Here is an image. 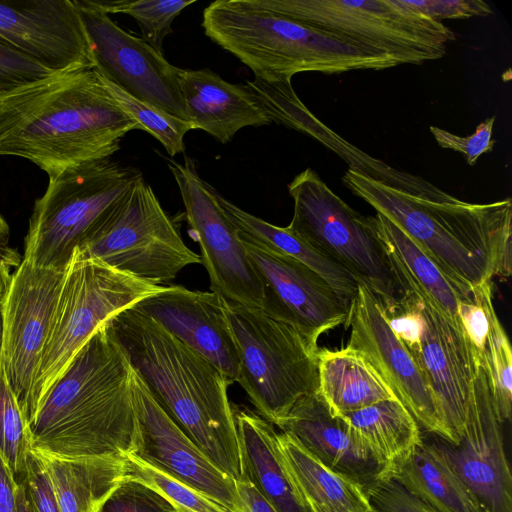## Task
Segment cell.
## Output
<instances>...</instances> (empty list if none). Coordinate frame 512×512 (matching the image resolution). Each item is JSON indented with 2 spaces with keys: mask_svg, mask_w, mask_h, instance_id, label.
<instances>
[{
  "mask_svg": "<svg viewBox=\"0 0 512 512\" xmlns=\"http://www.w3.org/2000/svg\"><path fill=\"white\" fill-rule=\"evenodd\" d=\"M179 84L193 128L207 132L222 144L229 143L242 128L272 123L247 85L229 83L210 69H181Z\"/></svg>",
  "mask_w": 512,
  "mask_h": 512,
  "instance_id": "603a6c76",
  "label": "cell"
},
{
  "mask_svg": "<svg viewBox=\"0 0 512 512\" xmlns=\"http://www.w3.org/2000/svg\"><path fill=\"white\" fill-rule=\"evenodd\" d=\"M317 364V392L334 416L397 399L382 376L356 350L319 348Z\"/></svg>",
  "mask_w": 512,
  "mask_h": 512,
  "instance_id": "d4e9b609",
  "label": "cell"
},
{
  "mask_svg": "<svg viewBox=\"0 0 512 512\" xmlns=\"http://www.w3.org/2000/svg\"><path fill=\"white\" fill-rule=\"evenodd\" d=\"M51 74L36 60L0 41V98Z\"/></svg>",
  "mask_w": 512,
  "mask_h": 512,
  "instance_id": "8d00e7d4",
  "label": "cell"
},
{
  "mask_svg": "<svg viewBox=\"0 0 512 512\" xmlns=\"http://www.w3.org/2000/svg\"><path fill=\"white\" fill-rule=\"evenodd\" d=\"M31 452L29 425L0 363V457L18 483Z\"/></svg>",
  "mask_w": 512,
  "mask_h": 512,
  "instance_id": "836d02e7",
  "label": "cell"
},
{
  "mask_svg": "<svg viewBox=\"0 0 512 512\" xmlns=\"http://www.w3.org/2000/svg\"><path fill=\"white\" fill-rule=\"evenodd\" d=\"M238 234L262 283L265 313L292 325L314 345L322 334L346 324L350 303L323 278L296 259Z\"/></svg>",
  "mask_w": 512,
  "mask_h": 512,
  "instance_id": "2e32d148",
  "label": "cell"
},
{
  "mask_svg": "<svg viewBox=\"0 0 512 512\" xmlns=\"http://www.w3.org/2000/svg\"><path fill=\"white\" fill-rule=\"evenodd\" d=\"M34 453L51 479L60 512H99L125 479V457L69 459Z\"/></svg>",
  "mask_w": 512,
  "mask_h": 512,
  "instance_id": "484cf974",
  "label": "cell"
},
{
  "mask_svg": "<svg viewBox=\"0 0 512 512\" xmlns=\"http://www.w3.org/2000/svg\"><path fill=\"white\" fill-rule=\"evenodd\" d=\"M106 81L122 109L140 125L141 130L156 138L170 157L185 152L184 136L194 129L190 122L146 104Z\"/></svg>",
  "mask_w": 512,
  "mask_h": 512,
  "instance_id": "d590c367",
  "label": "cell"
},
{
  "mask_svg": "<svg viewBox=\"0 0 512 512\" xmlns=\"http://www.w3.org/2000/svg\"><path fill=\"white\" fill-rule=\"evenodd\" d=\"M341 417L354 436L391 477L422 441L420 426L398 399L380 401Z\"/></svg>",
  "mask_w": 512,
  "mask_h": 512,
  "instance_id": "4316f807",
  "label": "cell"
},
{
  "mask_svg": "<svg viewBox=\"0 0 512 512\" xmlns=\"http://www.w3.org/2000/svg\"><path fill=\"white\" fill-rule=\"evenodd\" d=\"M305 504L308 507L310 512H336L324 505L317 504L314 502L306 501Z\"/></svg>",
  "mask_w": 512,
  "mask_h": 512,
  "instance_id": "c3c4849f",
  "label": "cell"
},
{
  "mask_svg": "<svg viewBox=\"0 0 512 512\" xmlns=\"http://www.w3.org/2000/svg\"><path fill=\"white\" fill-rule=\"evenodd\" d=\"M240 500L237 512H277L247 479L236 480Z\"/></svg>",
  "mask_w": 512,
  "mask_h": 512,
  "instance_id": "7bdbcfd3",
  "label": "cell"
},
{
  "mask_svg": "<svg viewBox=\"0 0 512 512\" xmlns=\"http://www.w3.org/2000/svg\"><path fill=\"white\" fill-rule=\"evenodd\" d=\"M387 253L403 292L397 304L384 308L387 322L413 356L431 390L446 442L456 444L465 423L478 362L462 330L388 249Z\"/></svg>",
  "mask_w": 512,
  "mask_h": 512,
  "instance_id": "8992f818",
  "label": "cell"
},
{
  "mask_svg": "<svg viewBox=\"0 0 512 512\" xmlns=\"http://www.w3.org/2000/svg\"><path fill=\"white\" fill-rule=\"evenodd\" d=\"M22 259L10 246H0V297L11 277L12 269L16 268Z\"/></svg>",
  "mask_w": 512,
  "mask_h": 512,
  "instance_id": "f6af8a7d",
  "label": "cell"
},
{
  "mask_svg": "<svg viewBox=\"0 0 512 512\" xmlns=\"http://www.w3.org/2000/svg\"><path fill=\"white\" fill-rule=\"evenodd\" d=\"M76 250L121 272L158 285L174 279L200 255L182 240L152 187L141 178L88 233Z\"/></svg>",
  "mask_w": 512,
  "mask_h": 512,
  "instance_id": "7c38bea8",
  "label": "cell"
},
{
  "mask_svg": "<svg viewBox=\"0 0 512 512\" xmlns=\"http://www.w3.org/2000/svg\"><path fill=\"white\" fill-rule=\"evenodd\" d=\"M413 9L442 22L444 19H467L492 14L482 0H404Z\"/></svg>",
  "mask_w": 512,
  "mask_h": 512,
  "instance_id": "b9f144b4",
  "label": "cell"
},
{
  "mask_svg": "<svg viewBox=\"0 0 512 512\" xmlns=\"http://www.w3.org/2000/svg\"><path fill=\"white\" fill-rule=\"evenodd\" d=\"M484 512H512V474L488 376L478 363L458 443L435 442Z\"/></svg>",
  "mask_w": 512,
  "mask_h": 512,
  "instance_id": "e0dca14e",
  "label": "cell"
},
{
  "mask_svg": "<svg viewBox=\"0 0 512 512\" xmlns=\"http://www.w3.org/2000/svg\"><path fill=\"white\" fill-rule=\"evenodd\" d=\"M281 460L290 479L306 501L336 512H373L366 490L350 477L327 466L292 435L277 432Z\"/></svg>",
  "mask_w": 512,
  "mask_h": 512,
  "instance_id": "83f0119b",
  "label": "cell"
},
{
  "mask_svg": "<svg viewBox=\"0 0 512 512\" xmlns=\"http://www.w3.org/2000/svg\"><path fill=\"white\" fill-rule=\"evenodd\" d=\"M167 288L85 258L75 249L33 382L28 425L43 398L99 327Z\"/></svg>",
  "mask_w": 512,
  "mask_h": 512,
  "instance_id": "52a82bcc",
  "label": "cell"
},
{
  "mask_svg": "<svg viewBox=\"0 0 512 512\" xmlns=\"http://www.w3.org/2000/svg\"><path fill=\"white\" fill-rule=\"evenodd\" d=\"M88 36L94 67L134 98L188 121L180 89V68L146 43L120 28L108 14L73 0Z\"/></svg>",
  "mask_w": 512,
  "mask_h": 512,
  "instance_id": "9a60e30c",
  "label": "cell"
},
{
  "mask_svg": "<svg viewBox=\"0 0 512 512\" xmlns=\"http://www.w3.org/2000/svg\"><path fill=\"white\" fill-rule=\"evenodd\" d=\"M166 160L182 197L186 220L199 243L211 291L227 301L262 308V283L237 228L220 205L219 193L200 177L189 156L185 155L183 162Z\"/></svg>",
  "mask_w": 512,
  "mask_h": 512,
  "instance_id": "4fadbf2b",
  "label": "cell"
},
{
  "mask_svg": "<svg viewBox=\"0 0 512 512\" xmlns=\"http://www.w3.org/2000/svg\"><path fill=\"white\" fill-rule=\"evenodd\" d=\"M342 182L459 281L475 287L510 276L511 198L489 203L425 199L350 168Z\"/></svg>",
  "mask_w": 512,
  "mask_h": 512,
  "instance_id": "277c9868",
  "label": "cell"
},
{
  "mask_svg": "<svg viewBox=\"0 0 512 512\" xmlns=\"http://www.w3.org/2000/svg\"><path fill=\"white\" fill-rule=\"evenodd\" d=\"M225 309L238 348V383L262 418L275 425L317 391L319 347L261 308L225 300Z\"/></svg>",
  "mask_w": 512,
  "mask_h": 512,
  "instance_id": "30bf717a",
  "label": "cell"
},
{
  "mask_svg": "<svg viewBox=\"0 0 512 512\" xmlns=\"http://www.w3.org/2000/svg\"><path fill=\"white\" fill-rule=\"evenodd\" d=\"M133 372L110 321L103 324L39 404L29 423L31 450L69 459L134 452Z\"/></svg>",
  "mask_w": 512,
  "mask_h": 512,
  "instance_id": "7a4b0ae2",
  "label": "cell"
},
{
  "mask_svg": "<svg viewBox=\"0 0 512 512\" xmlns=\"http://www.w3.org/2000/svg\"><path fill=\"white\" fill-rule=\"evenodd\" d=\"M9 226L0 214V246H9Z\"/></svg>",
  "mask_w": 512,
  "mask_h": 512,
  "instance_id": "7dc6e473",
  "label": "cell"
},
{
  "mask_svg": "<svg viewBox=\"0 0 512 512\" xmlns=\"http://www.w3.org/2000/svg\"><path fill=\"white\" fill-rule=\"evenodd\" d=\"M479 363L488 376L494 408L500 423L510 420L512 404V352L497 317L487 335Z\"/></svg>",
  "mask_w": 512,
  "mask_h": 512,
  "instance_id": "e575fe53",
  "label": "cell"
},
{
  "mask_svg": "<svg viewBox=\"0 0 512 512\" xmlns=\"http://www.w3.org/2000/svg\"><path fill=\"white\" fill-rule=\"evenodd\" d=\"M275 426L292 435L323 463L350 477L366 491L384 478L382 468L347 423L331 414L317 391L300 399Z\"/></svg>",
  "mask_w": 512,
  "mask_h": 512,
  "instance_id": "7402d4cb",
  "label": "cell"
},
{
  "mask_svg": "<svg viewBox=\"0 0 512 512\" xmlns=\"http://www.w3.org/2000/svg\"><path fill=\"white\" fill-rule=\"evenodd\" d=\"M17 512H32L22 483H19L18 488Z\"/></svg>",
  "mask_w": 512,
  "mask_h": 512,
  "instance_id": "bcb514c9",
  "label": "cell"
},
{
  "mask_svg": "<svg viewBox=\"0 0 512 512\" xmlns=\"http://www.w3.org/2000/svg\"><path fill=\"white\" fill-rule=\"evenodd\" d=\"M346 347L360 352L419 426L447 439L431 390L411 353L391 330L379 298L359 283L349 307Z\"/></svg>",
  "mask_w": 512,
  "mask_h": 512,
  "instance_id": "ac0fdd59",
  "label": "cell"
},
{
  "mask_svg": "<svg viewBox=\"0 0 512 512\" xmlns=\"http://www.w3.org/2000/svg\"><path fill=\"white\" fill-rule=\"evenodd\" d=\"M0 41L53 73L94 66L73 0L0 1Z\"/></svg>",
  "mask_w": 512,
  "mask_h": 512,
  "instance_id": "ffe728a7",
  "label": "cell"
},
{
  "mask_svg": "<svg viewBox=\"0 0 512 512\" xmlns=\"http://www.w3.org/2000/svg\"><path fill=\"white\" fill-rule=\"evenodd\" d=\"M232 410L244 477L277 512H310L283 465L274 425L246 407Z\"/></svg>",
  "mask_w": 512,
  "mask_h": 512,
  "instance_id": "cb8c5ba5",
  "label": "cell"
},
{
  "mask_svg": "<svg viewBox=\"0 0 512 512\" xmlns=\"http://www.w3.org/2000/svg\"><path fill=\"white\" fill-rule=\"evenodd\" d=\"M372 220L386 248L441 311L462 330L458 318V304L472 296L474 287L447 273L417 243L382 214L376 213Z\"/></svg>",
  "mask_w": 512,
  "mask_h": 512,
  "instance_id": "4dcf8cb0",
  "label": "cell"
},
{
  "mask_svg": "<svg viewBox=\"0 0 512 512\" xmlns=\"http://www.w3.org/2000/svg\"><path fill=\"white\" fill-rule=\"evenodd\" d=\"M100 512H177L175 507L148 486L124 479Z\"/></svg>",
  "mask_w": 512,
  "mask_h": 512,
  "instance_id": "74e56055",
  "label": "cell"
},
{
  "mask_svg": "<svg viewBox=\"0 0 512 512\" xmlns=\"http://www.w3.org/2000/svg\"><path fill=\"white\" fill-rule=\"evenodd\" d=\"M19 483L0 457V512H17Z\"/></svg>",
  "mask_w": 512,
  "mask_h": 512,
  "instance_id": "ee69618b",
  "label": "cell"
},
{
  "mask_svg": "<svg viewBox=\"0 0 512 512\" xmlns=\"http://www.w3.org/2000/svg\"><path fill=\"white\" fill-rule=\"evenodd\" d=\"M106 14L122 13L133 17L142 33V39L163 54V42L173 32L172 22L196 0H88Z\"/></svg>",
  "mask_w": 512,
  "mask_h": 512,
  "instance_id": "d6a6232c",
  "label": "cell"
},
{
  "mask_svg": "<svg viewBox=\"0 0 512 512\" xmlns=\"http://www.w3.org/2000/svg\"><path fill=\"white\" fill-rule=\"evenodd\" d=\"M32 512H60L55 491L41 459L31 451L23 481Z\"/></svg>",
  "mask_w": 512,
  "mask_h": 512,
  "instance_id": "60d3db41",
  "label": "cell"
},
{
  "mask_svg": "<svg viewBox=\"0 0 512 512\" xmlns=\"http://www.w3.org/2000/svg\"><path fill=\"white\" fill-rule=\"evenodd\" d=\"M220 205L237 230L254 243L301 262L323 278L343 299L351 302L359 281L345 268L324 255L288 227L273 225L256 217L220 194Z\"/></svg>",
  "mask_w": 512,
  "mask_h": 512,
  "instance_id": "f546056e",
  "label": "cell"
},
{
  "mask_svg": "<svg viewBox=\"0 0 512 512\" xmlns=\"http://www.w3.org/2000/svg\"><path fill=\"white\" fill-rule=\"evenodd\" d=\"M208 360L231 382H238L240 360L225 299L210 291L168 285L133 306Z\"/></svg>",
  "mask_w": 512,
  "mask_h": 512,
  "instance_id": "44dd1931",
  "label": "cell"
},
{
  "mask_svg": "<svg viewBox=\"0 0 512 512\" xmlns=\"http://www.w3.org/2000/svg\"><path fill=\"white\" fill-rule=\"evenodd\" d=\"M132 389L138 419L132 453L237 512L240 500L236 480L216 466L177 425L135 370Z\"/></svg>",
  "mask_w": 512,
  "mask_h": 512,
  "instance_id": "d6986e66",
  "label": "cell"
},
{
  "mask_svg": "<svg viewBox=\"0 0 512 512\" xmlns=\"http://www.w3.org/2000/svg\"><path fill=\"white\" fill-rule=\"evenodd\" d=\"M130 363L167 414L222 471L244 478L232 384L157 321L130 307L110 321Z\"/></svg>",
  "mask_w": 512,
  "mask_h": 512,
  "instance_id": "3957f363",
  "label": "cell"
},
{
  "mask_svg": "<svg viewBox=\"0 0 512 512\" xmlns=\"http://www.w3.org/2000/svg\"><path fill=\"white\" fill-rule=\"evenodd\" d=\"M373 512H375V511H373Z\"/></svg>",
  "mask_w": 512,
  "mask_h": 512,
  "instance_id": "816d5d0a",
  "label": "cell"
},
{
  "mask_svg": "<svg viewBox=\"0 0 512 512\" xmlns=\"http://www.w3.org/2000/svg\"><path fill=\"white\" fill-rule=\"evenodd\" d=\"M65 271L22 259L0 297V363L27 421L33 382Z\"/></svg>",
  "mask_w": 512,
  "mask_h": 512,
  "instance_id": "5bb4252c",
  "label": "cell"
},
{
  "mask_svg": "<svg viewBox=\"0 0 512 512\" xmlns=\"http://www.w3.org/2000/svg\"><path fill=\"white\" fill-rule=\"evenodd\" d=\"M143 178L110 159L91 162L49 178L33 207L23 259L64 270L93 227Z\"/></svg>",
  "mask_w": 512,
  "mask_h": 512,
  "instance_id": "9c48e42d",
  "label": "cell"
},
{
  "mask_svg": "<svg viewBox=\"0 0 512 512\" xmlns=\"http://www.w3.org/2000/svg\"><path fill=\"white\" fill-rule=\"evenodd\" d=\"M391 477L439 512H484L435 442L422 439Z\"/></svg>",
  "mask_w": 512,
  "mask_h": 512,
  "instance_id": "f1b7e54d",
  "label": "cell"
},
{
  "mask_svg": "<svg viewBox=\"0 0 512 512\" xmlns=\"http://www.w3.org/2000/svg\"><path fill=\"white\" fill-rule=\"evenodd\" d=\"M261 8L342 37L397 65L442 58L451 28L404 0H251Z\"/></svg>",
  "mask_w": 512,
  "mask_h": 512,
  "instance_id": "ba28073f",
  "label": "cell"
},
{
  "mask_svg": "<svg viewBox=\"0 0 512 512\" xmlns=\"http://www.w3.org/2000/svg\"><path fill=\"white\" fill-rule=\"evenodd\" d=\"M139 129L94 66L53 73L0 98V155L24 158L49 178L110 159Z\"/></svg>",
  "mask_w": 512,
  "mask_h": 512,
  "instance_id": "6da1fadb",
  "label": "cell"
},
{
  "mask_svg": "<svg viewBox=\"0 0 512 512\" xmlns=\"http://www.w3.org/2000/svg\"><path fill=\"white\" fill-rule=\"evenodd\" d=\"M177 512H184V511L177 510Z\"/></svg>",
  "mask_w": 512,
  "mask_h": 512,
  "instance_id": "f907efd6",
  "label": "cell"
},
{
  "mask_svg": "<svg viewBox=\"0 0 512 512\" xmlns=\"http://www.w3.org/2000/svg\"><path fill=\"white\" fill-rule=\"evenodd\" d=\"M0 338H1V321H0Z\"/></svg>",
  "mask_w": 512,
  "mask_h": 512,
  "instance_id": "681fc988",
  "label": "cell"
},
{
  "mask_svg": "<svg viewBox=\"0 0 512 512\" xmlns=\"http://www.w3.org/2000/svg\"><path fill=\"white\" fill-rule=\"evenodd\" d=\"M125 479L142 483L184 512H232L183 481L149 465L136 454L125 457Z\"/></svg>",
  "mask_w": 512,
  "mask_h": 512,
  "instance_id": "1f68e13d",
  "label": "cell"
},
{
  "mask_svg": "<svg viewBox=\"0 0 512 512\" xmlns=\"http://www.w3.org/2000/svg\"><path fill=\"white\" fill-rule=\"evenodd\" d=\"M202 27L254 75L301 72L340 74L398 66L342 37L256 6L251 0H217L203 11Z\"/></svg>",
  "mask_w": 512,
  "mask_h": 512,
  "instance_id": "5b68a950",
  "label": "cell"
},
{
  "mask_svg": "<svg viewBox=\"0 0 512 512\" xmlns=\"http://www.w3.org/2000/svg\"><path fill=\"white\" fill-rule=\"evenodd\" d=\"M366 494L375 512H439L392 477L380 479Z\"/></svg>",
  "mask_w": 512,
  "mask_h": 512,
  "instance_id": "f35d334b",
  "label": "cell"
},
{
  "mask_svg": "<svg viewBox=\"0 0 512 512\" xmlns=\"http://www.w3.org/2000/svg\"><path fill=\"white\" fill-rule=\"evenodd\" d=\"M495 118L492 116L481 122L476 131L467 137H460L436 126H430L429 130L440 147L463 154L466 162L473 166L481 155L491 152L496 143L492 139Z\"/></svg>",
  "mask_w": 512,
  "mask_h": 512,
  "instance_id": "ab89813d",
  "label": "cell"
},
{
  "mask_svg": "<svg viewBox=\"0 0 512 512\" xmlns=\"http://www.w3.org/2000/svg\"><path fill=\"white\" fill-rule=\"evenodd\" d=\"M294 212L287 226L369 288L384 307L398 303L402 288L372 216L346 204L306 168L288 184Z\"/></svg>",
  "mask_w": 512,
  "mask_h": 512,
  "instance_id": "8fae6325",
  "label": "cell"
}]
</instances>
